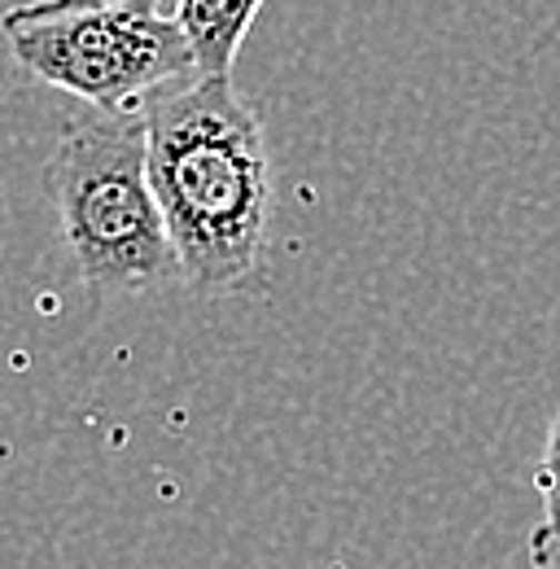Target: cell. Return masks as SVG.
Returning <instances> with one entry per match:
<instances>
[{
	"label": "cell",
	"instance_id": "cell-5",
	"mask_svg": "<svg viewBox=\"0 0 560 569\" xmlns=\"http://www.w3.org/2000/svg\"><path fill=\"white\" fill-rule=\"evenodd\" d=\"M534 487L543 499V521L530 535V561L539 569H560V412L548 429V447H543Z\"/></svg>",
	"mask_w": 560,
	"mask_h": 569
},
{
	"label": "cell",
	"instance_id": "cell-2",
	"mask_svg": "<svg viewBox=\"0 0 560 569\" xmlns=\"http://www.w3.org/2000/svg\"><path fill=\"white\" fill-rule=\"evenodd\" d=\"M49 198L83 284L101 298L180 281V259L149 180L144 110L67 123L49 158Z\"/></svg>",
	"mask_w": 560,
	"mask_h": 569
},
{
	"label": "cell",
	"instance_id": "cell-1",
	"mask_svg": "<svg viewBox=\"0 0 560 569\" xmlns=\"http://www.w3.org/2000/svg\"><path fill=\"white\" fill-rule=\"evenodd\" d=\"M149 180L167 219L180 281L202 298L268 284L272 153L259 110L232 74H184L144 106Z\"/></svg>",
	"mask_w": 560,
	"mask_h": 569
},
{
	"label": "cell",
	"instance_id": "cell-3",
	"mask_svg": "<svg viewBox=\"0 0 560 569\" xmlns=\"http://www.w3.org/2000/svg\"><path fill=\"white\" fill-rule=\"evenodd\" d=\"M13 62L92 110H140L158 88L198 71L162 0H27L0 13Z\"/></svg>",
	"mask_w": 560,
	"mask_h": 569
},
{
	"label": "cell",
	"instance_id": "cell-4",
	"mask_svg": "<svg viewBox=\"0 0 560 569\" xmlns=\"http://www.w3.org/2000/svg\"><path fill=\"white\" fill-rule=\"evenodd\" d=\"M268 0H176V22L189 36L198 74H232L250 22Z\"/></svg>",
	"mask_w": 560,
	"mask_h": 569
}]
</instances>
